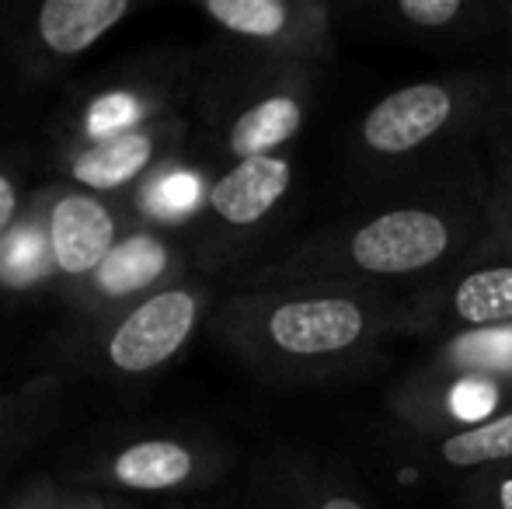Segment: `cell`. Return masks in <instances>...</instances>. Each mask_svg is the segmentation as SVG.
<instances>
[{"label": "cell", "instance_id": "31", "mask_svg": "<svg viewBox=\"0 0 512 509\" xmlns=\"http://www.w3.org/2000/svg\"><path fill=\"white\" fill-rule=\"evenodd\" d=\"M133 509H140V506H133Z\"/></svg>", "mask_w": 512, "mask_h": 509}, {"label": "cell", "instance_id": "20", "mask_svg": "<svg viewBox=\"0 0 512 509\" xmlns=\"http://www.w3.org/2000/svg\"><path fill=\"white\" fill-rule=\"evenodd\" d=\"M216 168H206L199 161H189L185 154L164 161L133 196L126 199L129 213L140 224L161 227V231H178L189 238L192 224L199 220L213 185Z\"/></svg>", "mask_w": 512, "mask_h": 509}, {"label": "cell", "instance_id": "28", "mask_svg": "<svg viewBox=\"0 0 512 509\" xmlns=\"http://www.w3.org/2000/svg\"><path fill=\"white\" fill-rule=\"evenodd\" d=\"M499 42L506 46V53H509V74H512V0H502V32H499Z\"/></svg>", "mask_w": 512, "mask_h": 509}, {"label": "cell", "instance_id": "1", "mask_svg": "<svg viewBox=\"0 0 512 509\" xmlns=\"http://www.w3.org/2000/svg\"><path fill=\"white\" fill-rule=\"evenodd\" d=\"M485 192L488 161L411 189L380 192L269 262L244 269L234 290L338 286L405 297L478 252Z\"/></svg>", "mask_w": 512, "mask_h": 509}, {"label": "cell", "instance_id": "29", "mask_svg": "<svg viewBox=\"0 0 512 509\" xmlns=\"http://www.w3.org/2000/svg\"><path fill=\"white\" fill-rule=\"evenodd\" d=\"M488 157H495V161H506V164H512V126L506 129V133L495 140V147H492V154Z\"/></svg>", "mask_w": 512, "mask_h": 509}, {"label": "cell", "instance_id": "14", "mask_svg": "<svg viewBox=\"0 0 512 509\" xmlns=\"http://www.w3.org/2000/svg\"><path fill=\"white\" fill-rule=\"evenodd\" d=\"M338 21L429 53H474L499 42L502 0H356L338 4Z\"/></svg>", "mask_w": 512, "mask_h": 509}, {"label": "cell", "instance_id": "9", "mask_svg": "<svg viewBox=\"0 0 512 509\" xmlns=\"http://www.w3.org/2000/svg\"><path fill=\"white\" fill-rule=\"evenodd\" d=\"M136 7L129 0H42L0 7V46L21 77L46 84L95 49Z\"/></svg>", "mask_w": 512, "mask_h": 509}, {"label": "cell", "instance_id": "2", "mask_svg": "<svg viewBox=\"0 0 512 509\" xmlns=\"http://www.w3.org/2000/svg\"><path fill=\"white\" fill-rule=\"evenodd\" d=\"M206 332L269 387L349 381L377 367L398 339V297L338 286L230 290Z\"/></svg>", "mask_w": 512, "mask_h": 509}, {"label": "cell", "instance_id": "10", "mask_svg": "<svg viewBox=\"0 0 512 509\" xmlns=\"http://www.w3.org/2000/svg\"><path fill=\"white\" fill-rule=\"evenodd\" d=\"M512 325V262L471 255L432 283L398 297V339L446 342Z\"/></svg>", "mask_w": 512, "mask_h": 509}, {"label": "cell", "instance_id": "13", "mask_svg": "<svg viewBox=\"0 0 512 509\" xmlns=\"http://www.w3.org/2000/svg\"><path fill=\"white\" fill-rule=\"evenodd\" d=\"M185 276H196V252L189 238L136 220L119 245L105 255V262L84 279L81 290L67 300V318L88 321L122 311L168 290Z\"/></svg>", "mask_w": 512, "mask_h": 509}, {"label": "cell", "instance_id": "12", "mask_svg": "<svg viewBox=\"0 0 512 509\" xmlns=\"http://www.w3.org/2000/svg\"><path fill=\"white\" fill-rule=\"evenodd\" d=\"M32 206L46 227L49 262H53V290L67 304L84 279L105 262V255L136 224L122 199H108L70 185L63 178L32 192Z\"/></svg>", "mask_w": 512, "mask_h": 509}, {"label": "cell", "instance_id": "26", "mask_svg": "<svg viewBox=\"0 0 512 509\" xmlns=\"http://www.w3.org/2000/svg\"><path fill=\"white\" fill-rule=\"evenodd\" d=\"M70 489L56 478H35L7 499L4 509H67Z\"/></svg>", "mask_w": 512, "mask_h": 509}, {"label": "cell", "instance_id": "23", "mask_svg": "<svg viewBox=\"0 0 512 509\" xmlns=\"http://www.w3.org/2000/svg\"><path fill=\"white\" fill-rule=\"evenodd\" d=\"M474 255L509 258L512 262V164L488 157L485 234Z\"/></svg>", "mask_w": 512, "mask_h": 509}, {"label": "cell", "instance_id": "5", "mask_svg": "<svg viewBox=\"0 0 512 509\" xmlns=\"http://www.w3.org/2000/svg\"><path fill=\"white\" fill-rule=\"evenodd\" d=\"M216 286L209 276H185L154 297L129 304L102 318H67L56 332V356L77 374L98 381H143L168 370L196 335L209 328Z\"/></svg>", "mask_w": 512, "mask_h": 509}, {"label": "cell", "instance_id": "17", "mask_svg": "<svg viewBox=\"0 0 512 509\" xmlns=\"http://www.w3.org/2000/svg\"><path fill=\"white\" fill-rule=\"evenodd\" d=\"M258 509H373L342 464L300 447H269L255 464Z\"/></svg>", "mask_w": 512, "mask_h": 509}, {"label": "cell", "instance_id": "18", "mask_svg": "<svg viewBox=\"0 0 512 509\" xmlns=\"http://www.w3.org/2000/svg\"><path fill=\"white\" fill-rule=\"evenodd\" d=\"M398 447L429 475H478L512 464V412L457 433L398 436Z\"/></svg>", "mask_w": 512, "mask_h": 509}, {"label": "cell", "instance_id": "22", "mask_svg": "<svg viewBox=\"0 0 512 509\" xmlns=\"http://www.w3.org/2000/svg\"><path fill=\"white\" fill-rule=\"evenodd\" d=\"M418 363L439 370H471L512 387V325L436 342Z\"/></svg>", "mask_w": 512, "mask_h": 509}, {"label": "cell", "instance_id": "4", "mask_svg": "<svg viewBox=\"0 0 512 509\" xmlns=\"http://www.w3.org/2000/svg\"><path fill=\"white\" fill-rule=\"evenodd\" d=\"M324 81L314 63L269 60L216 42L199 53L192 133L223 164L290 154L310 123Z\"/></svg>", "mask_w": 512, "mask_h": 509}, {"label": "cell", "instance_id": "11", "mask_svg": "<svg viewBox=\"0 0 512 509\" xmlns=\"http://www.w3.org/2000/svg\"><path fill=\"white\" fill-rule=\"evenodd\" d=\"M216 42L269 60L328 67L338 60V4L331 0H203Z\"/></svg>", "mask_w": 512, "mask_h": 509}, {"label": "cell", "instance_id": "16", "mask_svg": "<svg viewBox=\"0 0 512 509\" xmlns=\"http://www.w3.org/2000/svg\"><path fill=\"white\" fill-rule=\"evenodd\" d=\"M189 136H192V119L178 116L168 119V123L147 126L129 136H115V140L105 143L60 147L53 150V157L63 182L126 203L164 161L185 154Z\"/></svg>", "mask_w": 512, "mask_h": 509}, {"label": "cell", "instance_id": "30", "mask_svg": "<svg viewBox=\"0 0 512 509\" xmlns=\"http://www.w3.org/2000/svg\"><path fill=\"white\" fill-rule=\"evenodd\" d=\"M164 509H185V506H164Z\"/></svg>", "mask_w": 512, "mask_h": 509}, {"label": "cell", "instance_id": "3", "mask_svg": "<svg viewBox=\"0 0 512 509\" xmlns=\"http://www.w3.org/2000/svg\"><path fill=\"white\" fill-rule=\"evenodd\" d=\"M512 126V74L457 67L401 84L366 105L345 140V164L366 189L398 192L474 168L481 147Z\"/></svg>", "mask_w": 512, "mask_h": 509}, {"label": "cell", "instance_id": "8", "mask_svg": "<svg viewBox=\"0 0 512 509\" xmlns=\"http://www.w3.org/2000/svg\"><path fill=\"white\" fill-rule=\"evenodd\" d=\"M293 178H297L293 154L251 157L216 168L206 206L189 231L199 276L216 279L237 258H244L286 206Z\"/></svg>", "mask_w": 512, "mask_h": 509}, {"label": "cell", "instance_id": "25", "mask_svg": "<svg viewBox=\"0 0 512 509\" xmlns=\"http://www.w3.org/2000/svg\"><path fill=\"white\" fill-rule=\"evenodd\" d=\"M457 499L460 509H512V464L460 478Z\"/></svg>", "mask_w": 512, "mask_h": 509}, {"label": "cell", "instance_id": "27", "mask_svg": "<svg viewBox=\"0 0 512 509\" xmlns=\"http://www.w3.org/2000/svg\"><path fill=\"white\" fill-rule=\"evenodd\" d=\"M67 489H70L67 509H133V503H126V499H115V496H105V492L74 489V485H67Z\"/></svg>", "mask_w": 512, "mask_h": 509}, {"label": "cell", "instance_id": "21", "mask_svg": "<svg viewBox=\"0 0 512 509\" xmlns=\"http://www.w3.org/2000/svg\"><path fill=\"white\" fill-rule=\"evenodd\" d=\"M42 286H53V262H49L46 227L28 199L21 224L0 241V290L28 293Z\"/></svg>", "mask_w": 512, "mask_h": 509}, {"label": "cell", "instance_id": "7", "mask_svg": "<svg viewBox=\"0 0 512 509\" xmlns=\"http://www.w3.org/2000/svg\"><path fill=\"white\" fill-rule=\"evenodd\" d=\"M196 77L199 53L185 49H157L115 63L67 95L53 123V150L105 143L189 116Z\"/></svg>", "mask_w": 512, "mask_h": 509}, {"label": "cell", "instance_id": "19", "mask_svg": "<svg viewBox=\"0 0 512 509\" xmlns=\"http://www.w3.org/2000/svg\"><path fill=\"white\" fill-rule=\"evenodd\" d=\"M67 377L49 370L0 394V475L56 433L67 419Z\"/></svg>", "mask_w": 512, "mask_h": 509}, {"label": "cell", "instance_id": "24", "mask_svg": "<svg viewBox=\"0 0 512 509\" xmlns=\"http://www.w3.org/2000/svg\"><path fill=\"white\" fill-rule=\"evenodd\" d=\"M28 168L18 154L11 150H0V241L21 224L28 210Z\"/></svg>", "mask_w": 512, "mask_h": 509}, {"label": "cell", "instance_id": "15", "mask_svg": "<svg viewBox=\"0 0 512 509\" xmlns=\"http://www.w3.org/2000/svg\"><path fill=\"white\" fill-rule=\"evenodd\" d=\"M384 408L398 436L457 433L512 412V387L471 370L418 363L384 394Z\"/></svg>", "mask_w": 512, "mask_h": 509}, {"label": "cell", "instance_id": "6", "mask_svg": "<svg viewBox=\"0 0 512 509\" xmlns=\"http://www.w3.org/2000/svg\"><path fill=\"white\" fill-rule=\"evenodd\" d=\"M234 450L199 426H119L91 436L63 461V485L105 496H192L227 478Z\"/></svg>", "mask_w": 512, "mask_h": 509}]
</instances>
